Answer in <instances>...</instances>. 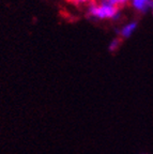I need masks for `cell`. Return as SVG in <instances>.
I'll return each mask as SVG.
<instances>
[{
	"label": "cell",
	"instance_id": "3957f363",
	"mask_svg": "<svg viewBox=\"0 0 153 154\" xmlns=\"http://www.w3.org/2000/svg\"><path fill=\"white\" fill-rule=\"evenodd\" d=\"M150 1L151 0H130V5L136 12L140 14H146L149 11H151Z\"/></svg>",
	"mask_w": 153,
	"mask_h": 154
},
{
	"label": "cell",
	"instance_id": "5b68a950",
	"mask_svg": "<svg viewBox=\"0 0 153 154\" xmlns=\"http://www.w3.org/2000/svg\"><path fill=\"white\" fill-rule=\"evenodd\" d=\"M91 1H93V0H76V3L77 5H85V3H89Z\"/></svg>",
	"mask_w": 153,
	"mask_h": 154
},
{
	"label": "cell",
	"instance_id": "8992f818",
	"mask_svg": "<svg viewBox=\"0 0 153 154\" xmlns=\"http://www.w3.org/2000/svg\"><path fill=\"white\" fill-rule=\"evenodd\" d=\"M119 1H120V5H121V7H124L127 3H130V0H119Z\"/></svg>",
	"mask_w": 153,
	"mask_h": 154
},
{
	"label": "cell",
	"instance_id": "277c9868",
	"mask_svg": "<svg viewBox=\"0 0 153 154\" xmlns=\"http://www.w3.org/2000/svg\"><path fill=\"white\" fill-rule=\"evenodd\" d=\"M121 44H122L121 38L117 36V38H113V40L109 42V44H108V51H110V53H116V51L121 47Z\"/></svg>",
	"mask_w": 153,
	"mask_h": 154
},
{
	"label": "cell",
	"instance_id": "6da1fadb",
	"mask_svg": "<svg viewBox=\"0 0 153 154\" xmlns=\"http://www.w3.org/2000/svg\"><path fill=\"white\" fill-rule=\"evenodd\" d=\"M87 16L93 20H114L117 22L121 18L120 8L111 5L104 0H98V2L91 1L87 7Z\"/></svg>",
	"mask_w": 153,
	"mask_h": 154
},
{
	"label": "cell",
	"instance_id": "52a82bcc",
	"mask_svg": "<svg viewBox=\"0 0 153 154\" xmlns=\"http://www.w3.org/2000/svg\"><path fill=\"white\" fill-rule=\"evenodd\" d=\"M152 15H153V10H152Z\"/></svg>",
	"mask_w": 153,
	"mask_h": 154
},
{
	"label": "cell",
	"instance_id": "7a4b0ae2",
	"mask_svg": "<svg viewBox=\"0 0 153 154\" xmlns=\"http://www.w3.org/2000/svg\"><path fill=\"white\" fill-rule=\"evenodd\" d=\"M137 28H138V22L137 20H131V22L123 25L120 29H117L116 32L122 40H127L135 33Z\"/></svg>",
	"mask_w": 153,
	"mask_h": 154
}]
</instances>
